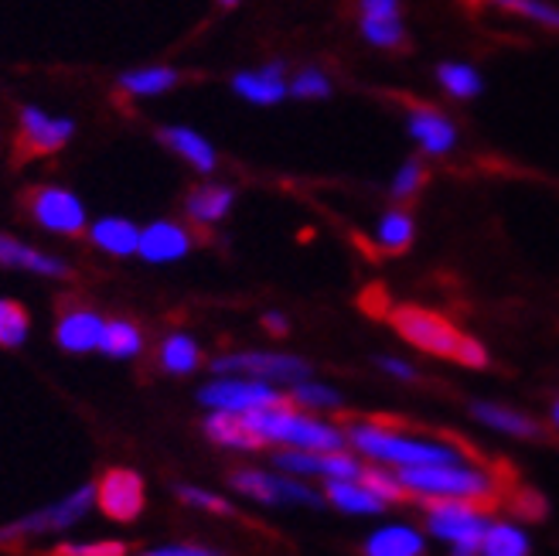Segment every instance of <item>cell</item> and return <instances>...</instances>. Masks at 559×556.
<instances>
[{
  "label": "cell",
  "instance_id": "obj_30",
  "mask_svg": "<svg viewBox=\"0 0 559 556\" xmlns=\"http://www.w3.org/2000/svg\"><path fill=\"white\" fill-rule=\"evenodd\" d=\"M178 82L175 69H140V72H127L120 75V86L133 96H157L167 93Z\"/></svg>",
  "mask_w": 559,
  "mask_h": 556
},
{
  "label": "cell",
  "instance_id": "obj_5",
  "mask_svg": "<svg viewBox=\"0 0 559 556\" xmlns=\"http://www.w3.org/2000/svg\"><path fill=\"white\" fill-rule=\"evenodd\" d=\"M491 516L467 498H427V530L457 556H481V536Z\"/></svg>",
  "mask_w": 559,
  "mask_h": 556
},
{
  "label": "cell",
  "instance_id": "obj_46",
  "mask_svg": "<svg viewBox=\"0 0 559 556\" xmlns=\"http://www.w3.org/2000/svg\"><path fill=\"white\" fill-rule=\"evenodd\" d=\"M218 4H222V8H236V4H239V0H218Z\"/></svg>",
  "mask_w": 559,
  "mask_h": 556
},
{
  "label": "cell",
  "instance_id": "obj_41",
  "mask_svg": "<svg viewBox=\"0 0 559 556\" xmlns=\"http://www.w3.org/2000/svg\"><path fill=\"white\" fill-rule=\"evenodd\" d=\"M376 366H379L385 376L400 379V382H416V379H419L416 366L406 363V358H396V355H379V358H376Z\"/></svg>",
  "mask_w": 559,
  "mask_h": 556
},
{
  "label": "cell",
  "instance_id": "obj_15",
  "mask_svg": "<svg viewBox=\"0 0 559 556\" xmlns=\"http://www.w3.org/2000/svg\"><path fill=\"white\" fill-rule=\"evenodd\" d=\"M471 416L478 424H485L495 434H506V437H519V440H536L543 434L539 421H533L528 413L506 406V403H495V400H474L471 403Z\"/></svg>",
  "mask_w": 559,
  "mask_h": 556
},
{
  "label": "cell",
  "instance_id": "obj_44",
  "mask_svg": "<svg viewBox=\"0 0 559 556\" xmlns=\"http://www.w3.org/2000/svg\"><path fill=\"white\" fill-rule=\"evenodd\" d=\"M263 324L273 331V335H287V331H290V321H287L284 315H276V311L263 315Z\"/></svg>",
  "mask_w": 559,
  "mask_h": 556
},
{
  "label": "cell",
  "instance_id": "obj_2",
  "mask_svg": "<svg viewBox=\"0 0 559 556\" xmlns=\"http://www.w3.org/2000/svg\"><path fill=\"white\" fill-rule=\"evenodd\" d=\"M345 437L358 454H366L369 461L389 464V468H427V464L467 461V454L451 448V443L430 440V437H413V434L382 427V424H352L345 430Z\"/></svg>",
  "mask_w": 559,
  "mask_h": 556
},
{
  "label": "cell",
  "instance_id": "obj_9",
  "mask_svg": "<svg viewBox=\"0 0 559 556\" xmlns=\"http://www.w3.org/2000/svg\"><path fill=\"white\" fill-rule=\"evenodd\" d=\"M229 485L249 498H257V502H266V506H276V502H297V506H321V495L311 492L300 482H290V478H280V475H266V471H257V468H242L229 478Z\"/></svg>",
  "mask_w": 559,
  "mask_h": 556
},
{
  "label": "cell",
  "instance_id": "obj_14",
  "mask_svg": "<svg viewBox=\"0 0 559 556\" xmlns=\"http://www.w3.org/2000/svg\"><path fill=\"white\" fill-rule=\"evenodd\" d=\"M406 127H409V137L427 157H447L457 147V127L433 106H413Z\"/></svg>",
  "mask_w": 559,
  "mask_h": 556
},
{
  "label": "cell",
  "instance_id": "obj_33",
  "mask_svg": "<svg viewBox=\"0 0 559 556\" xmlns=\"http://www.w3.org/2000/svg\"><path fill=\"white\" fill-rule=\"evenodd\" d=\"M290 400L304 410H338L342 406V397H338V389H331L324 382H314L311 376L294 382V393Z\"/></svg>",
  "mask_w": 559,
  "mask_h": 556
},
{
  "label": "cell",
  "instance_id": "obj_18",
  "mask_svg": "<svg viewBox=\"0 0 559 556\" xmlns=\"http://www.w3.org/2000/svg\"><path fill=\"white\" fill-rule=\"evenodd\" d=\"M233 90L249 99V103H257V106H273L280 103L287 93H290V82L284 79V66L273 62L260 72H239L233 79Z\"/></svg>",
  "mask_w": 559,
  "mask_h": 556
},
{
  "label": "cell",
  "instance_id": "obj_12",
  "mask_svg": "<svg viewBox=\"0 0 559 556\" xmlns=\"http://www.w3.org/2000/svg\"><path fill=\"white\" fill-rule=\"evenodd\" d=\"M72 130H75L72 120H55V117L41 114V109L27 106V109H21V137H17L21 151L17 154L21 157H41V154L62 151L69 144Z\"/></svg>",
  "mask_w": 559,
  "mask_h": 556
},
{
  "label": "cell",
  "instance_id": "obj_24",
  "mask_svg": "<svg viewBox=\"0 0 559 556\" xmlns=\"http://www.w3.org/2000/svg\"><path fill=\"white\" fill-rule=\"evenodd\" d=\"M160 137H164L167 147H171L175 154H181L191 164V168H199V171H212L215 168V151H212V144L205 141L202 133H194L188 127H167Z\"/></svg>",
  "mask_w": 559,
  "mask_h": 556
},
{
  "label": "cell",
  "instance_id": "obj_45",
  "mask_svg": "<svg viewBox=\"0 0 559 556\" xmlns=\"http://www.w3.org/2000/svg\"><path fill=\"white\" fill-rule=\"evenodd\" d=\"M549 416H552V427L559 430V400L552 403V413H549Z\"/></svg>",
  "mask_w": 559,
  "mask_h": 556
},
{
  "label": "cell",
  "instance_id": "obj_29",
  "mask_svg": "<svg viewBox=\"0 0 559 556\" xmlns=\"http://www.w3.org/2000/svg\"><path fill=\"white\" fill-rule=\"evenodd\" d=\"M99 348L114 358H133L140 348H144V339H140L136 324H130V321H106Z\"/></svg>",
  "mask_w": 559,
  "mask_h": 556
},
{
  "label": "cell",
  "instance_id": "obj_35",
  "mask_svg": "<svg viewBox=\"0 0 559 556\" xmlns=\"http://www.w3.org/2000/svg\"><path fill=\"white\" fill-rule=\"evenodd\" d=\"M27 339V311L17 300H0V345L17 348Z\"/></svg>",
  "mask_w": 559,
  "mask_h": 556
},
{
  "label": "cell",
  "instance_id": "obj_16",
  "mask_svg": "<svg viewBox=\"0 0 559 556\" xmlns=\"http://www.w3.org/2000/svg\"><path fill=\"white\" fill-rule=\"evenodd\" d=\"M188 249H191V236L178 226V222H151V226L140 233V242H136V253L151 263L181 260Z\"/></svg>",
  "mask_w": 559,
  "mask_h": 556
},
{
  "label": "cell",
  "instance_id": "obj_43",
  "mask_svg": "<svg viewBox=\"0 0 559 556\" xmlns=\"http://www.w3.org/2000/svg\"><path fill=\"white\" fill-rule=\"evenodd\" d=\"M212 549H202V546H160L154 549V556H205Z\"/></svg>",
  "mask_w": 559,
  "mask_h": 556
},
{
  "label": "cell",
  "instance_id": "obj_36",
  "mask_svg": "<svg viewBox=\"0 0 559 556\" xmlns=\"http://www.w3.org/2000/svg\"><path fill=\"white\" fill-rule=\"evenodd\" d=\"M424 181H427V168H424V161H406L403 168L396 171V178H393V185H389V194L393 199H413V194L424 188Z\"/></svg>",
  "mask_w": 559,
  "mask_h": 556
},
{
  "label": "cell",
  "instance_id": "obj_21",
  "mask_svg": "<svg viewBox=\"0 0 559 556\" xmlns=\"http://www.w3.org/2000/svg\"><path fill=\"white\" fill-rule=\"evenodd\" d=\"M533 540L512 519H491L481 536V556H528Z\"/></svg>",
  "mask_w": 559,
  "mask_h": 556
},
{
  "label": "cell",
  "instance_id": "obj_3",
  "mask_svg": "<svg viewBox=\"0 0 559 556\" xmlns=\"http://www.w3.org/2000/svg\"><path fill=\"white\" fill-rule=\"evenodd\" d=\"M246 427L253 430L263 443H280V448H304V451H338L348 443L345 430L331 427L318 416H307L290 406V400L260 406L242 413Z\"/></svg>",
  "mask_w": 559,
  "mask_h": 556
},
{
  "label": "cell",
  "instance_id": "obj_4",
  "mask_svg": "<svg viewBox=\"0 0 559 556\" xmlns=\"http://www.w3.org/2000/svg\"><path fill=\"white\" fill-rule=\"evenodd\" d=\"M406 495L416 498H467V502H491L498 495L495 475L485 468L461 464H427V468H396Z\"/></svg>",
  "mask_w": 559,
  "mask_h": 556
},
{
  "label": "cell",
  "instance_id": "obj_26",
  "mask_svg": "<svg viewBox=\"0 0 559 556\" xmlns=\"http://www.w3.org/2000/svg\"><path fill=\"white\" fill-rule=\"evenodd\" d=\"M90 236L99 249H106V253H114V257L136 253V242H140V229L130 218H99L90 229Z\"/></svg>",
  "mask_w": 559,
  "mask_h": 556
},
{
  "label": "cell",
  "instance_id": "obj_23",
  "mask_svg": "<svg viewBox=\"0 0 559 556\" xmlns=\"http://www.w3.org/2000/svg\"><path fill=\"white\" fill-rule=\"evenodd\" d=\"M0 267H21V270H32V273H41V276H66L69 267L55 257H45L38 249L24 246L11 236H0Z\"/></svg>",
  "mask_w": 559,
  "mask_h": 556
},
{
  "label": "cell",
  "instance_id": "obj_27",
  "mask_svg": "<svg viewBox=\"0 0 559 556\" xmlns=\"http://www.w3.org/2000/svg\"><path fill=\"white\" fill-rule=\"evenodd\" d=\"M233 188H218V185H212V188H199L188 199V215L191 218H199V222H218V218H226L229 215V209H233Z\"/></svg>",
  "mask_w": 559,
  "mask_h": 556
},
{
  "label": "cell",
  "instance_id": "obj_42",
  "mask_svg": "<svg viewBox=\"0 0 559 556\" xmlns=\"http://www.w3.org/2000/svg\"><path fill=\"white\" fill-rule=\"evenodd\" d=\"M515 509L528 519H543L546 516V502L536 495V492H519L515 495Z\"/></svg>",
  "mask_w": 559,
  "mask_h": 556
},
{
  "label": "cell",
  "instance_id": "obj_13",
  "mask_svg": "<svg viewBox=\"0 0 559 556\" xmlns=\"http://www.w3.org/2000/svg\"><path fill=\"white\" fill-rule=\"evenodd\" d=\"M361 4V38L382 51H396L406 45L403 0H358Z\"/></svg>",
  "mask_w": 559,
  "mask_h": 556
},
{
  "label": "cell",
  "instance_id": "obj_19",
  "mask_svg": "<svg viewBox=\"0 0 559 556\" xmlns=\"http://www.w3.org/2000/svg\"><path fill=\"white\" fill-rule=\"evenodd\" d=\"M324 495L334 509H342L348 516H382L385 512L382 498L376 492H369L358 478H328Z\"/></svg>",
  "mask_w": 559,
  "mask_h": 556
},
{
  "label": "cell",
  "instance_id": "obj_17",
  "mask_svg": "<svg viewBox=\"0 0 559 556\" xmlns=\"http://www.w3.org/2000/svg\"><path fill=\"white\" fill-rule=\"evenodd\" d=\"M103 328H106V321L96 311L72 308L62 315L59 328H55V342H59L66 352H93V348H99Z\"/></svg>",
  "mask_w": 559,
  "mask_h": 556
},
{
  "label": "cell",
  "instance_id": "obj_38",
  "mask_svg": "<svg viewBox=\"0 0 559 556\" xmlns=\"http://www.w3.org/2000/svg\"><path fill=\"white\" fill-rule=\"evenodd\" d=\"M321 475L324 478H358L361 475V468H366V464H361L358 458H352L345 448H338V451H324L321 454Z\"/></svg>",
  "mask_w": 559,
  "mask_h": 556
},
{
  "label": "cell",
  "instance_id": "obj_34",
  "mask_svg": "<svg viewBox=\"0 0 559 556\" xmlns=\"http://www.w3.org/2000/svg\"><path fill=\"white\" fill-rule=\"evenodd\" d=\"M358 482L366 485L369 492H376L385 506H393V502H403V498H409L406 488H403V482H400V475H396V471H389V468H361Z\"/></svg>",
  "mask_w": 559,
  "mask_h": 556
},
{
  "label": "cell",
  "instance_id": "obj_1",
  "mask_svg": "<svg viewBox=\"0 0 559 556\" xmlns=\"http://www.w3.org/2000/svg\"><path fill=\"white\" fill-rule=\"evenodd\" d=\"M389 321H393V328L400 331V339L419 352L447 358V363H457L467 369L488 366V348L478 339L464 335L461 328H454L437 311L419 308V304H396V308L389 311Z\"/></svg>",
  "mask_w": 559,
  "mask_h": 556
},
{
  "label": "cell",
  "instance_id": "obj_32",
  "mask_svg": "<svg viewBox=\"0 0 559 556\" xmlns=\"http://www.w3.org/2000/svg\"><path fill=\"white\" fill-rule=\"evenodd\" d=\"M488 4L509 11V14H519L525 21L533 24H543V27H552V32H559V8L552 4V0H488Z\"/></svg>",
  "mask_w": 559,
  "mask_h": 556
},
{
  "label": "cell",
  "instance_id": "obj_25",
  "mask_svg": "<svg viewBox=\"0 0 559 556\" xmlns=\"http://www.w3.org/2000/svg\"><path fill=\"white\" fill-rule=\"evenodd\" d=\"M437 82H440V90L447 96H454V99H478L485 93V79L478 75V69L467 66V62H440L437 66Z\"/></svg>",
  "mask_w": 559,
  "mask_h": 556
},
{
  "label": "cell",
  "instance_id": "obj_22",
  "mask_svg": "<svg viewBox=\"0 0 559 556\" xmlns=\"http://www.w3.org/2000/svg\"><path fill=\"white\" fill-rule=\"evenodd\" d=\"M205 434H209V440L226 443V448H239V451L263 448V440L246 427L242 413H229V410H215V413H209Z\"/></svg>",
  "mask_w": 559,
  "mask_h": 556
},
{
  "label": "cell",
  "instance_id": "obj_11",
  "mask_svg": "<svg viewBox=\"0 0 559 556\" xmlns=\"http://www.w3.org/2000/svg\"><path fill=\"white\" fill-rule=\"evenodd\" d=\"M96 502L114 522H133L144 512V478L130 468H114L96 485Z\"/></svg>",
  "mask_w": 559,
  "mask_h": 556
},
{
  "label": "cell",
  "instance_id": "obj_7",
  "mask_svg": "<svg viewBox=\"0 0 559 556\" xmlns=\"http://www.w3.org/2000/svg\"><path fill=\"white\" fill-rule=\"evenodd\" d=\"M96 502V485H86V488H75L72 495H66L62 502H55L41 512H32L17 519L8 530H0V543H14L21 536H35V533H51V530H69L75 525L82 516L90 512V506Z\"/></svg>",
  "mask_w": 559,
  "mask_h": 556
},
{
  "label": "cell",
  "instance_id": "obj_31",
  "mask_svg": "<svg viewBox=\"0 0 559 556\" xmlns=\"http://www.w3.org/2000/svg\"><path fill=\"white\" fill-rule=\"evenodd\" d=\"M160 366L175 376H188L199 366V345H194L188 335H171L160 345Z\"/></svg>",
  "mask_w": 559,
  "mask_h": 556
},
{
  "label": "cell",
  "instance_id": "obj_37",
  "mask_svg": "<svg viewBox=\"0 0 559 556\" xmlns=\"http://www.w3.org/2000/svg\"><path fill=\"white\" fill-rule=\"evenodd\" d=\"M290 93L297 99H328L331 96V79L321 69H304V72L294 75Z\"/></svg>",
  "mask_w": 559,
  "mask_h": 556
},
{
  "label": "cell",
  "instance_id": "obj_10",
  "mask_svg": "<svg viewBox=\"0 0 559 556\" xmlns=\"http://www.w3.org/2000/svg\"><path fill=\"white\" fill-rule=\"evenodd\" d=\"M27 209L51 233H66L75 236L86 229V209L66 188H35L27 194Z\"/></svg>",
  "mask_w": 559,
  "mask_h": 556
},
{
  "label": "cell",
  "instance_id": "obj_20",
  "mask_svg": "<svg viewBox=\"0 0 559 556\" xmlns=\"http://www.w3.org/2000/svg\"><path fill=\"white\" fill-rule=\"evenodd\" d=\"M366 553L369 556H419V553H427V540L419 530H413V525L396 522V525L376 530L366 540Z\"/></svg>",
  "mask_w": 559,
  "mask_h": 556
},
{
  "label": "cell",
  "instance_id": "obj_40",
  "mask_svg": "<svg viewBox=\"0 0 559 556\" xmlns=\"http://www.w3.org/2000/svg\"><path fill=\"white\" fill-rule=\"evenodd\" d=\"M59 553H69V556H120V553H127V543H117V540H99V543H66V546H59Z\"/></svg>",
  "mask_w": 559,
  "mask_h": 556
},
{
  "label": "cell",
  "instance_id": "obj_6",
  "mask_svg": "<svg viewBox=\"0 0 559 556\" xmlns=\"http://www.w3.org/2000/svg\"><path fill=\"white\" fill-rule=\"evenodd\" d=\"M199 400L209 410L249 413V410H260V406L284 403L287 397L280 393V389L270 379H257V376H222V379H212L209 386H202Z\"/></svg>",
  "mask_w": 559,
  "mask_h": 556
},
{
  "label": "cell",
  "instance_id": "obj_28",
  "mask_svg": "<svg viewBox=\"0 0 559 556\" xmlns=\"http://www.w3.org/2000/svg\"><path fill=\"white\" fill-rule=\"evenodd\" d=\"M416 236V226H413V215L403 212V209H393V212H385L382 222H379V229H376V239L382 249H389V253H406L409 242Z\"/></svg>",
  "mask_w": 559,
  "mask_h": 556
},
{
  "label": "cell",
  "instance_id": "obj_8",
  "mask_svg": "<svg viewBox=\"0 0 559 556\" xmlns=\"http://www.w3.org/2000/svg\"><path fill=\"white\" fill-rule=\"evenodd\" d=\"M218 376H257L270 382H300L311 376V366L297 355H276V352H246V355H229L215 363Z\"/></svg>",
  "mask_w": 559,
  "mask_h": 556
},
{
  "label": "cell",
  "instance_id": "obj_39",
  "mask_svg": "<svg viewBox=\"0 0 559 556\" xmlns=\"http://www.w3.org/2000/svg\"><path fill=\"white\" fill-rule=\"evenodd\" d=\"M178 495L185 498L188 506H199L205 512H215V516H233V506L226 502V498H218L212 492H202V488H178Z\"/></svg>",
  "mask_w": 559,
  "mask_h": 556
}]
</instances>
